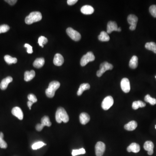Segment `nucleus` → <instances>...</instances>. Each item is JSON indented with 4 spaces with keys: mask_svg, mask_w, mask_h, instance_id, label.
<instances>
[{
    "mask_svg": "<svg viewBox=\"0 0 156 156\" xmlns=\"http://www.w3.org/2000/svg\"><path fill=\"white\" fill-rule=\"evenodd\" d=\"M56 119L58 123H67L69 121V117L64 108L59 107L56 113Z\"/></svg>",
    "mask_w": 156,
    "mask_h": 156,
    "instance_id": "f257e3e1",
    "label": "nucleus"
},
{
    "mask_svg": "<svg viewBox=\"0 0 156 156\" xmlns=\"http://www.w3.org/2000/svg\"><path fill=\"white\" fill-rule=\"evenodd\" d=\"M42 16L41 12H32L26 18L25 21L27 24H31L35 22L41 20Z\"/></svg>",
    "mask_w": 156,
    "mask_h": 156,
    "instance_id": "f03ea898",
    "label": "nucleus"
},
{
    "mask_svg": "<svg viewBox=\"0 0 156 156\" xmlns=\"http://www.w3.org/2000/svg\"><path fill=\"white\" fill-rule=\"evenodd\" d=\"M60 84L58 81H54L49 84L48 88L46 90V94L48 97H54L56 90L60 88Z\"/></svg>",
    "mask_w": 156,
    "mask_h": 156,
    "instance_id": "7ed1b4c3",
    "label": "nucleus"
},
{
    "mask_svg": "<svg viewBox=\"0 0 156 156\" xmlns=\"http://www.w3.org/2000/svg\"><path fill=\"white\" fill-rule=\"evenodd\" d=\"M113 65L107 62H104L101 63L100 65V69L97 72V76L100 77L107 70H111L113 69Z\"/></svg>",
    "mask_w": 156,
    "mask_h": 156,
    "instance_id": "20e7f679",
    "label": "nucleus"
},
{
    "mask_svg": "<svg viewBox=\"0 0 156 156\" xmlns=\"http://www.w3.org/2000/svg\"><path fill=\"white\" fill-rule=\"evenodd\" d=\"M95 56L92 52H89L82 57L80 61V64L82 66H84L90 62L95 60Z\"/></svg>",
    "mask_w": 156,
    "mask_h": 156,
    "instance_id": "39448f33",
    "label": "nucleus"
},
{
    "mask_svg": "<svg viewBox=\"0 0 156 156\" xmlns=\"http://www.w3.org/2000/svg\"><path fill=\"white\" fill-rule=\"evenodd\" d=\"M67 34L72 39V40L75 41H80L81 38V35L79 33L73 29L71 27H69L66 29Z\"/></svg>",
    "mask_w": 156,
    "mask_h": 156,
    "instance_id": "423d86ee",
    "label": "nucleus"
},
{
    "mask_svg": "<svg viewBox=\"0 0 156 156\" xmlns=\"http://www.w3.org/2000/svg\"><path fill=\"white\" fill-rule=\"evenodd\" d=\"M114 104V99L111 96H108L104 99L102 104V107L104 110H108Z\"/></svg>",
    "mask_w": 156,
    "mask_h": 156,
    "instance_id": "0eeeda50",
    "label": "nucleus"
},
{
    "mask_svg": "<svg viewBox=\"0 0 156 156\" xmlns=\"http://www.w3.org/2000/svg\"><path fill=\"white\" fill-rule=\"evenodd\" d=\"M105 150V145L103 142L98 141L95 146L96 156H102Z\"/></svg>",
    "mask_w": 156,
    "mask_h": 156,
    "instance_id": "6e6552de",
    "label": "nucleus"
},
{
    "mask_svg": "<svg viewBox=\"0 0 156 156\" xmlns=\"http://www.w3.org/2000/svg\"><path fill=\"white\" fill-rule=\"evenodd\" d=\"M121 90L125 93H128L131 90L130 81L127 78H124L121 82Z\"/></svg>",
    "mask_w": 156,
    "mask_h": 156,
    "instance_id": "1a4fd4ad",
    "label": "nucleus"
},
{
    "mask_svg": "<svg viewBox=\"0 0 156 156\" xmlns=\"http://www.w3.org/2000/svg\"><path fill=\"white\" fill-rule=\"evenodd\" d=\"M12 112L13 115L19 119L20 120L23 119V118H24L23 111L19 107H14L12 110Z\"/></svg>",
    "mask_w": 156,
    "mask_h": 156,
    "instance_id": "9d476101",
    "label": "nucleus"
},
{
    "mask_svg": "<svg viewBox=\"0 0 156 156\" xmlns=\"http://www.w3.org/2000/svg\"><path fill=\"white\" fill-rule=\"evenodd\" d=\"M118 31V25H117L115 22L110 21L108 22L107 28V33H111L114 31Z\"/></svg>",
    "mask_w": 156,
    "mask_h": 156,
    "instance_id": "9b49d317",
    "label": "nucleus"
},
{
    "mask_svg": "<svg viewBox=\"0 0 156 156\" xmlns=\"http://www.w3.org/2000/svg\"><path fill=\"white\" fill-rule=\"evenodd\" d=\"M12 81L13 78L11 76H8L2 80L1 83L0 84V88L3 90H5L7 88L8 84L11 82H12Z\"/></svg>",
    "mask_w": 156,
    "mask_h": 156,
    "instance_id": "f8f14e48",
    "label": "nucleus"
},
{
    "mask_svg": "<svg viewBox=\"0 0 156 156\" xmlns=\"http://www.w3.org/2000/svg\"><path fill=\"white\" fill-rule=\"evenodd\" d=\"M64 60L62 55L60 54H56L54 59V63L56 66H61L64 63Z\"/></svg>",
    "mask_w": 156,
    "mask_h": 156,
    "instance_id": "ddd939ff",
    "label": "nucleus"
},
{
    "mask_svg": "<svg viewBox=\"0 0 156 156\" xmlns=\"http://www.w3.org/2000/svg\"><path fill=\"white\" fill-rule=\"evenodd\" d=\"M82 13L85 15H90L92 14L94 12V9L92 6L89 5L83 6L81 9Z\"/></svg>",
    "mask_w": 156,
    "mask_h": 156,
    "instance_id": "4468645a",
    "label": "nucleus"
},
{
    "mask_svg": "<svg viewBox=\"0 0 156 156\" xmlns=\"http://www.w3.org/2000/svg\"><path fill=\"white\" fill-rule=\"evenodd\" d=\"M127 150L128 152H132L134 153H137L140 151V146L137 143H133L127 147Z\"/></svg>",
    "mask_w": 156,
    "mask_h": 156,
    "instance_id": "2eb2a0df",
    "label": "nucleus"
},
{
    "mask_svg": "<svg viewBox=\"0 0 156 156\" xmlns=\"http://www.w3.org/2000/svg\"><path fill=\"white\" fill-rule=\"evenodd\" d=\"M90 120V115L86 113H82L79 116V120L80 123L83 125H86Z\"/></svg>",
    "mask_w": 156,
    "mask_h": 156,
    "instance_id": "dca6fc26",
    "label": "nucleus"
},
{
    "mask_svg": "<svg viewBox=\"0 0 156 156\" xmlns=\"http://www.w3.org/2000/svg\"><path fill=\"white\" fill-rule=\"evenodd\" d=\"M128 22L130 26L136 27L138 21V18L137 16L134 14H130L128 17Z\"/></svg>",
    "mask_w": 156,
    "mask_h": 156,
    "instance_id": "f3484780",
    "label": "nucleus"
},
{
    "mask_svg": "<svg viewBox=\"0 0 156 156\" xmlns=\"http://www.w3.org/2000/svg\"><path fill=\"white\" fill-rule=\"evenodd\" d=\"M138 124L137 122L134 121H132L125 125L124 128L127 131H132L135 130Z\"/></svg>",
    "mask_w": 156,
    "mask_h": 156,
    "instance_id": "a211bd4d",
    "label": "nucleus"
},
{
    "mask_svg": "<svg viewBox=\"0 0 156 156\" xmlns=\"http://www.w3.org/2000/svg\"><path fill=\"white\" fill-rule=\"evenodd\" d=\"M35 76V72L34 70L26 71L24 73V80L26 82L31 81Z\"/></svg>",
    "mask_w": 156,
    "mask_h": 156,
    "instance_id": "6ab92c4d",
    "label": "nucleus"
},
{
    "mask_svg": "<svg viewBox=\"0 0 156 156\" xmlns=\"http://www.w3.org/2000/svg\"><path fill=\"white\" fill-rule=\"evenodd\" d=\"M138 59L137 56H133L129 62V65L130 67L133 69L137 68L138 66Z\"/></svg>",
    "mask_w": 156,
    "mask_h": 156,
    "instance_id": "aec40b11",
    "label": "nucleus"
},
{
    "mask_svg": "<svg viewBox=\"0 0 156 156\" xmlns=\"http://www.w3.org/2000/svg\"><path fill=\"white\" fill-rule=\"evenodd\" d=\"M44 63H45V60L44 58H37L33 62V66L36 68H40L43 66Z\"/></svg>",
    "mask_w": 156,
    "mask_h": 156,
    "instance_id": "412c9836",
    "label": "nucleus"
},
{
    "mask_svg": "<svg viewBox=\"0 0 156 156\" xmlns=\"http://www.w3.org/2000/svg\"><path fill=\"white\" fill-rule=\"evenodd\" d=\"M90 88V85L88 83H83L80 85L79 90L77 92V95L80 96L82 95L84 91L89 90Z\"/></svg>",
    "mask_w": 156,
    "mask_h": 156,
    "instance_id": "4be33fe9",
    "label": "nucleus"
},
{
    "mask_svg": "<svg viewBox=\"0 0 156 156\" xmlns=\"http://www.w3.org/2000/svg\"><path fill=\"white\" fill-rule=\"evenodd\" d=\"M98 40L101 41L107 42L110 40V37L108 33L103 31L100 33V35L98 36Z\"/></svg>",
    "mask_w": 156,
    "mask_h": 156,
    "instance_id": "5701e85b",
    "label": "nucleus"
},
{
    "mask_svg": "<svg viewBox=\"0 0 156 156\" xmlns=\"http://www.w3.org/2000/svg\"><path fill=\"white\" fill-rule=\"evenodd\" d=\"M145 47L148 50L153 51L156 54V43L154 42H149L146 43Z\"/></svg>",
    "mask_w": 156,
    "mask_h": 156,
    "instance_id": "b1692460",
    "label": "nucleus"
},
{
    "mask_svg": "<svg viewBox=\"0 0 156 156\" xmlns=\"http://www.w3.org/2000/svg\"><path fill=\"white\" fill-rule=\"evenodd\" d=\"M146 106V104L141 101H135L132 104V108L133 109L137 110L139 108H143Z\"/></svg>",
    "mask_w": 156,
    "mask_h": 156,
    "instance_id": "393cba45",
    "label": "nucleus"
},
{
    "mask_svg": "<svg viewBox=\"0 0 156 156\" xmlns=\"http://www.w3.org/2000/svg\"><path fill=\"white\" fill-rule=\"evenodd\" d=\"M4 59H5L6 62L9 65H11L12 64H15V63H17L18 62L17 58L12 57L9 55L5 56Z\"/></svg>",
    "mask_w": 156,
    "mask_h": 156,
    "instance_id": "a878e982",
    "label": "nucleus"
},
{
    "mask_svg": "<svg viewBox=\"0 0 156 156\" xmlns=\"http://www.w3.org/2000/svg\"><path fill=\"white\" fill-rule=\"evenodd\" d=\"M144 148L145 151H153L154 148V144L151 141H147L145 142L144 144Z\"/></svg>",
    "mask_w": 156,
    "mask_h": 156,
    "instance_id": "bb28decb",
    "label": "nucleus"
},
{
    "mask_svg": "<svg viewBox=\"0 0 156 156\" xmlns=\"http://www.w3.org/2000/svg\"><path fill=\"white\" fill-rule=\"evenodd\" d=\"M41 124L44 126H46L50 127L52 125V123L50 122L49 117L47 116H45L43 117L41 120Z\"/></svg>",
    "mask_w": 156,
    "mask_h": 156,
    "instance_id": "cd10ccee",
    "label": "nucleus"
},
{
    "mask_svg": "<svg viewBox=\"0 0 156 156\" xmlns=\"http://www.w3.org/2000/svg\"><path fill=\"white\" fill-rule=\"evenodd\" d=\"M144 100L146 102L149 103L151 105H155L156 104V99L153 98L149 95H147L144 98Z\"/></svg>",
    "mask_w": 156,
    "mask_h": 156,
    "instance_id": "c85d7f7f",
    "label": "nucleus"
},
{
    "mask_svg": "<svg viewBox=\"0 0 156 156\" xmlns=\"http://www.w3.org/2000/svg\"><path fill=\"white\" fill-rule=\"evenodd\" d=\"M4 134L3 133L0 132V147L5 149L7 147V144L6 142L3 139Z\"/></svg>",
    "mask_w": 156,
    "mask_h": 156,
    "instance_id": "c756f323",
    "label": "nucleus"
},
{
    "mask_svg": "<svg viewBox=\"0 0 156 156\" xmlns=\"http://www.w3.org/2000/svg\"><path fill=\"white\" fill-rule=\"evenodd\" d=\"M47 42V39L44 36H41L39 38L38 41L39 44L42 47H43V45L46 44Z\"/></svg>",
    "mask_w": 156,
    "mask_h": 156,
    "instance_id": "7c9ffc66",
    "label": "nucleus"
},
{
    "mask_svg": "<svg viewBox=\"0 0 156 156\" xmlns=\"http://www.w3.org/2000/svg\"><path fill=\"white\" fill-rule=\"evenodd\" d=\"M44 145H46V144L41 141H39L33 144L32 146V148L33 150H37L43 147Z\"/></svg>",
    "mask_w": 156,
    "mask_h": 156,
    "instance_id": "2f4dec72",
    "label": "nucleus"
},
{
    "mask_svg": "<svg viewBox=\"0 0 156 156\" xmlns=\"http://www.w3.org/2000/svg\"><path fill=\"white\" fill-rule=\"evenodd\" d=\"M85 153V151L84 148H81L79 150H73L72 151V155L73 156H77L79 154Z\"/></svg>",
    "mask_w": 156,
    "mask_h": 156,
    "instance_id": "473e14b6",
    "label": "nucleus"
},
{
    "mask_svg": "<svg viewBox=\"0 0 156 156\" xmlns=\"http://www.w3.org/2000/svg\"><path fill=\"white\" fill-rule=\"evenodd\" d=\"M10 29L9 26L7 24L0 25V33H4L8 31Z\"/></svg>",
    "mask_w": 156,
    "mask_h": 156,
    "instance_id": "72a5a7b5",
    "label": "nucleus"
},
{
    "mask_svg": "<svg viewBox=\"0 0 156 156\" xmlns=\"http://www.w3.org/2000/svg\"><path fill=\"white\" fill-rule=\"evenodd\" d=\"M149 12L151 14L152 16H153L154 18H156V5H153L151 6L149 8Z\"/></svg>",
    "mask_w": 156,
    "mask_h": 156,
    "instance_id": "f704fd0d",
    "label": "nucleus"
},
{
    "mask_svg": "<svg viewBox=\"0 0 156 156\" xmlns=\"http://www.w3.org/2000/svg\"><path fill=\"white\" fill-rule=\"evenodd\" d=\"M28 99L29 101L32 102L33 103L37 101V97L35 95L33 94H29L28 96Z\"/></svg>",
    "mask_w": 156,
    "mask_h": 156,
    "instance_id": "c9c22d12",
    "label": "nucleus"
},
{
    "mask_svg": "<svg viewBox=\"0 0 156 156\" xmlns=\"http://www.w3.org/2000/svg\"><path fill=\"white\" fill-rule=\"evenodd\" d=\"M24 47L27 49V52L29 54H31L33 53V47L31 45H29L28 43H26L24 45Z\"/></svg>",
    "mask_w": 156,
    "mask_h": 156,
    "instance_id": "e433bc0d",
    "label": "nucleus"
},
{
    "mask_svg": "<svg viewBox=\"0 0 156 156\" xmlns=\"http://www.w3.org/2000/svg\"><path fill=\"white\" fill-rule=\"evenodd\" d=\"M43 127H44V126L43 125L41 124H38L36 125V129L37 131H38V132H40V131L42 130Z\"/></svg>",
    "mask_w": 156,
    "mask_h": 156,
    "instance_id": "4c0bfd02",
    "label": "nucleus"
},
{
    "mask_svg": "<svg viewBox=\"0 0 156 156\" xmlns=\"http://www.w3.org/2000/svg\"><path fill=\"white\" fill-rule=\"evenodd\" d=\"M78 2V0H68L67 4L69 5H73Z\"/></svg>",
    "mask_w": 156,
    "mask_h": 156,
    "instance_id": "58836bf2",
    "label": "nucleus"
},
{
    "mask_svg": "<svg viewBox=\"0 0 156 156\" xmlns=\"http://www.w3.org/2000/svg\"><path fill=\"white\" fill-rule=\"evenodd\" d=\"M5 1L7 2L11 5H14L16 4V2H17V0H6Z\"/></svg>",
    "mask_w": 156,
    "mask_h": 156,
    "instance_id": "ea45409f",
    "label": "nucleus"
},
{
    "mask_svg": "<svg viewBox=\"0 0 156 156\" xmlns=\"http://www.w3.org/2000/svg\"><path fill=\"white\" fill-rule=\"evenodd\" d=\"M33 104V103L31 102V101H29L27 102V105H28V107H29V109H30V110H31V106Z\"/></svg>",
    "mask_w": 156,
    "mask_h": 156,
    "instance_id": "a19ab883",
    "label": "nucleus"
},
{
    "mask_svg": "<svg viewBox=\"0 0 156 156\" xmlns=\"http://www.w3.org/2000/svg\"><path fill=\"white\" fill-rule=\"evenodd\" d=\"M153 153V151H147V153H148L149 155H152Z\"/></svg>",
    "mask_w": 156,
    "mask_h": 156,
    "instance_id": "79ce46f5",
    "label": "nucleus"
},
{
    "mask_svg": "<svg viewBox=\"0 0 156 156\" xmlns=\"http://www.w3.org/2000/svg\"><path fill=\"white\" fill-rule=\"evenodd\" d=\"M121 31V29L120 27H118V31L120 32Z\"/></svg>",
    "mask_w": 156,
    "mask_h": 156,
    "instance_id": "37998d69",
    "label": "nucleus"
},
{
    "mask_svg": "<svg viewBox=\"0 0 156 156\" xmlns=\"http://www.w3.org/2000/svg\"><path fill=\"white\" fill-rule=\"evenodd\" d=\"M155 128H156V126H155Z\"/></svg>",
    "mask_w": 156,
    "mask_h": 156,
    "instance_id": "c03bdc74",
    "label": "nucleus"
},
{
    "mask_svg": "<svg viewBox=\"0 0 156 156\" xmlns=\"http://www.w3.org/2000/svg\"></svg>",
    "mask_w": 156,
    "mask_h": 156,
    "instance_id": "a18cd8bd",
    "label": "nucleus"
}]
</instances>
